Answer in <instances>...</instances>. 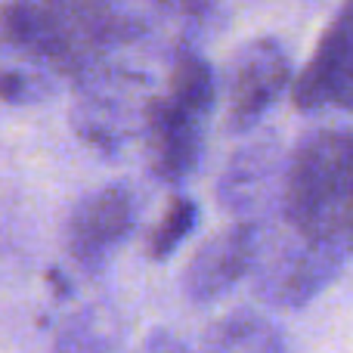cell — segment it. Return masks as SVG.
<instances>
[{"mask_svg":"<svg viewBox=\"0 0 353 353\" xmlns=\"http://www.w3.org/2000/svg\"><path fill=\"white\" fill-rule=\"evenodd\" d=\"M171 53L174 50L143 43L93 59L72 81L74 99L68 118L78 140L103 155H118L121 149L143 143L149 109Z\"/></svg>","mask_w":353,"mask_h":353,"instance_id":"obj_1","label":"cell"},{"mask_svg":"<svg viewBox=\"0 0 353 353\" xmlns=\"http://www.w3.org/2000/svg\"><path fill=\"white\" fill-rule=\"evenodd\" d=\"M214 99L217 84L205 56L192 47L174 50L165 62L161 87L140 143L146 149L149 171L161 183L180 186L199 171Z\"/></svg>","mask_w":353,"mask_h":353,"instance_id":"obj_2","label":"cell"},{"mask_svg":"<svg viewBox=\"0 0 353 353\" xmlns=\"http://www.w3.org/2000/svg\"><path fill=\"white\" fill-rule=\"evenodd\" d=\"M350 161L347 128H319L288 152L279 195V223L301 236H350Z\"/></svg>","mask_w":353,"mask_h":353,"instance_id":"obj_3","label":"cell"},{"mask_svg":"<svg viewBox=\"0 0 353 353\" xmlns=\"http://www.w3.org/2000/svg\"><path fill=\"white\" fill-rule=\"evenodd\" d=\"M350 236L313 239L288 230L279 217L257 226L251 285L276 310H301L325 292L347 267Z\"/></svg>","mask_w":353,"mask_h":353,"instance_id":"obj_4","label":"cell"},{"mask_svg":"<svg viewBox=\"0 0 353 353\" xmlns=\"http://www.w3.org/2000/svg\"><path fill=\"white\" fill-rule=\"evenodd\" d=\"M288 152L276 130H257L232 152L217 180V201L236 223H270L279 217Z\"/></svg>","mask_w":353,"mask_h":353,"instance_id":"obj_5","label":"cell"},{"mask_svg":"<svg viewBox=\"0 0 353 353\" xmlns=\"http://www.w3.org/2000/svg\"><path fill=\"white\" fill-rule=\"evenodd\" d=\"M292 53L276 37H254L232 56L226 74V128L251 134L292 87Z\"/></svg>","mask_w":353,"mask_h":353,"instance_id":"obj_6","label":"cell"},{"mask_svg":"<svg viewBox=\"0 0 353 353\" xmlns=\"http://www.w3.org/2000/svg\"><path fill=\"white\" fill-rule=\"evenodd\" d=\"M137 214H140L137 192L124 183H109L84 195L74 205L65 226V245L72 261L84 270L105 267L134 232Z\"/></svg>","mask_w":353,"mask_h":353,"instance_id":"obj_7","label":"cell"},{"mask_svg":"<svg viewBox=\"0 0 353 353\" xmlns=\"http://www.w3.org/2000/svg\"><path fill=\"white\" fill-rule=\"evenodd\" d=\"M257 251V226L232 223L214 232L192 254L183 273V292L192 304H214L230 292L236 282L251 273Z\"/></svg>","mask_w":353,"mask_h":353,"instance_id":"obj_8","label":"cell"},{"mask_svg":"<svg viewBox=\"0 0 353 353\" xmlns=\"http://www.w3.org/2000/svg\"><path fill=\"white\" fill-rule=\"evenodd\" d=\"M350 19L347 6L338 10L332 25L323 31L304 72L294 78L292 99L301 112H332L347 109L350 99Z\"/></svg>","mask_w":353,"mask_h":353,"instance_id":"obj_9","label":"cell"},{"mask_svg":"<svg viewBox=\"0 0 353 353\" xmlns=\"http://www.w3.org/2000/svg\"><path fill=\"white\" fill-rule=\"evenodd\" d=\"M201 353H292L282 332L261 313H232L211 329Z\"/></svg>","mask_w":353,"mask_h":353,"instance_id":"obj_10","label":"cell"},{"mask_svg":"<svg viewBox=\"0 0 353 353\" xmlns=\"http://www.w3.org/2000/svg\"><path fill=\"white\" fill-rule=\"evenodd\" d=\"M195 223H199V205L189 195L174 192L171 201L161 211V220L152 226L146 239V254L152 261H168L189 236H192Z\"/></svg>","mask_w":353,"mask_h":353,"instance_id":"obj_11","label":"cell"},{"mask_svg":"<svg viewBox=\"0 0 353 353\" xmlns=\"http://www.w3.org/2000/svg\"><path fill=\"white\" fill-rule=\"evenodd\" d=\"M115 341V319L105 310L74 313L56 335L53 353H105Z\"/></svg>","mask_w":353,"mask_h":353,"instance_id":"obj_12","label":"cell"}]
</instances>
